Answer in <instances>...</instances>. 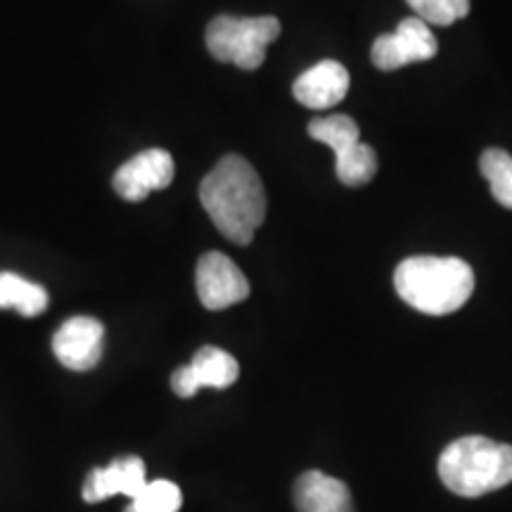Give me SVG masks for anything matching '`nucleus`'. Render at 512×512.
Returning a JSON list of instances; mask_svg holds the SVG:
<instances>
[{
  "instance_id": "obj_16",
  "label": "nucleus",
  "mask_w": 512,
  "mask_h": 512,
  "mask_svg": "<svg viewBox=\"0 0 512 512\" xmlns=\"http://www.w3.org/2000/svg\"><path fill=\"white\" fill-rule=\"evenodd\" d=\"M335 171L339 181L349 185V188H358V185L370 183L377 174L375 150L366 143H356L351 150L337 157Z\"/></svg>"
},
{
  "instance_id": "obj_6",
  "label": "nucleus",
  "mask_w": 512,
  "mask_h": 512,
  "mask_svg": "<svg viewBox=\"0 0 512 512\" xmlns=\"http://www.w3.org/2000/svg\"><path fill=\"white\" fill-rule=\"evenodd\" d=\"M195 285L197 297L209 311H223L249 297L247 275L240 271L233 259L221 252H209L197 261Z\"/></svg>"
},
{
  "instance_id": "obj_17",
  "label": "nucleus",
  "mask_w": 512,
  "mask_h": 512,
  "mask_svg": "<svg viewBox=\"0 0 512 512\" xmlns=\"http://www.w3.org/2000/svg\"><path fill=\"white\" fill-rule=\"evenodd\" d=\"M181 503V489L169 479H157V482H147L128 508L133 512H178Z\"/></svg>"
},
{
  "instance_id": "obj_2",
  "label": "nucleus",
  "mask_w": 512,
  "mask_h": 512,
  "mask_svg": "<svg viewBox=\"0 0 512 512\" xmlns=\"http://www.w3.org/2000/svg\"><path fill=\"white\" fill-rule=\"evenodd\" d=\"M399 297L427 316H448L475 292V271L458 256H408L394 271Z\"/></svg>"
},
{
  "instance_id": "obj_14",
  "label": "nucleus",
  "mask_w": 512,
  "mask_h": 512,
  "mask_svg": "<svg viewBox=\"0 0 512 512\" xmlns=\"http://www.w3.org/2000/svg\"><path fill=\"white\" fill-rule=\"evenodd\" d=\"M309 136L318 143L328 145L335 157L344 155L356 143H361V131L358 124L347 114H330V117H320L309 121Z\"/></svg>"
},
{
  "instance_id": "obj_12",
  "label": "nucleus",
  "mask_w": 512,
  "mask_h": 512,
  "mask_svg": "<svg viewBox=\"0 0 512 512\" xmlns=\"http://www.w3.org/2000/svg\"><path fill=\"white\" fill-rule=\"evenodd\" d=\"M297 512H356L349 486L320 470H309L294 482Z\"/></svg>"
},
{
  "instance_id": "obj_4",
  "label": "nucleus",
  "mask_w": 512,
  "mask_h": 512,
  "mask_svg": "<svg viewBox=\"0 0 512 512\" xmlns=\"http://www.w3.org/2000/svg\"><path fill=\"white\" fill-rule=\"evenodd\" d=\"M278 17H230L219 15L209 22L207 50L219 62H230L235 67L254 72L266 60V48L280 36Z\"/></svg>"
},
{
  "instance_id": "obj_19",
  "label": "nucleus",
  "mask_w": 512,
  "mask_h": 512,
  "mask_svg": "<svg viewBox=\"0 0 512 512\" xmlns=\"http://www.w3.org/2000/svg\"><path fill=\"white\" fill-rule=\"evenodd\" d=\"M124 512H133V510H131V508H126V510H124Z\"/></svg>"
},
{
  "instance_id": "obj_7",
  "label": "nucleus",
  "mask_w": 512,
  "mask_h": 512,
  "mask_svg": "<svg viewBox=\"0 0 512 512\" xmlns=\"http://www.w3.org/2000/svg\"><path fill=\"white\" fill-rule=\"evenodd\" d=\"M174 174V157L162 150V147H150V150L138 152L136 157L121 164L112 178V185L121 200L140 202L150 192L169 188L171 181H174Z\"/></svg>"
},
{
  "instance_id": "obj_15",
  "label": "nucleus",
  "mask_w": 512,
  "mask_h": 512,
  "mask_svg": "<svg viewBox=\"0 0 512 512\" xmlns=\"http://www.w3.org/2000/svg\"><path fill=\"white\" fill-rule=\"evenodd\" d=\"M479 171L489 183L491 195L505 209H512V157L505 150L491 147L479 159Z\"/></svg>"
},
{
  "instance_id": "obj_1",
  "label": "nucleus",
  "mask_w": 512,
  "mask_h": 512,
  "mask_svg": "<svg viewBox=\"0 0 512 512\" xmlns=\"http://www.w3.org/2000/svg\"><path fill=\"white\" fill-rule=\"evenodd\" d=\"M200 202L221 235L235 245H249L266 221V192L245 157L228 155L204 176Z\"/></svg>"
},
{
  "instance_id": "obj_3",
  "label": "nucleus",
  "mask_w": 512,
  "mask_h": 512,
  "mask_svg": "<svg viewBox=\"0 0 512 512\" xmlns=\"http://www.w3.org/2000/svg\"><path fill=\"white\" fill-rule=\"evenodd\" d=\"M439 477L451 494L479 498L512 482V446L486 437H463L444 448Z\"/></svg>"
},
{
  "instance_id": "obj_11",
  "label": "nucleus",
  "mask_w": 512,
  "mask_h": 512,
  "mask_svg": "<svg viewBox=\"0 0 512 512\" xmlns=\"http://www.w3.org/2000/svg\"><path fill=\"white\" fill-rule=\"evenodd\" d=\"M294 98L309 110H328L347 98L349 72L344 64L323 60L299 76L292 86Z\"/></svg>"
},
{
  "instance_id": "obj_8",
  "label": "nucleus",
  "mask_w": 512,
  "mask_h": 512,
  "mask_svg": "<svg viewBox=\"0 0 512 512\" xmlns=\"http://www.w3.org/2000/svg\"><path fill=\"white\" fill-rule=\"evenodd\" d=\"M105 328L98 318L74 316L64 320L53 337V351L57 361L74 373L93 370L102 358Z\"/></svg>"
},
{
  "instance_id": "obj_10",
  "label": "nucleus",
  "mask_w": 512,
  "mask_h": 512,
  "mask_svg": "<svg viewBox=\"0 0 512 512\" xmlns=\"http://www.w3.org/2000/svg\"><path fill=\"white\" fill-rule=\"evenodd\" d=\"M145 463L138 456L112 460L107 467H95L83 482L81 496L86 503H100L112 496H128L133 501L145 489Z\"/></svg>"
},
{
  "instance_id": "obj_13",
  "label": "nucleus",
  "mask_w": 512,
  "mask_h": 512,
  "mask_svg": "<svg viewBox=\"0 0 512 512\" xmlns=\"http://www.w3.org/2000/svg\"><path fill=\"white\" fill-rule=\"evenodd\" d=\"M0 309H15L27 318L41 316L48 309V292L22 275L0 273Z\"/></svg>"
},
{
  "instance_id": "obj_5",
  "label": "nucleus",
  "mask_w": 512,
  "mask_h": 512,
  "mask_svg": "<svg viewBox=\"0 0 512 512\" xmlns=\"http://www.w3.org/2000/svg\"><path fill=\"white\" fill-rule=\"evenodd\" d=\"M439 43L432 29L418 17H408L396 27L394 34H384L375 38L373 64L382 72H394V69L406 67L413 62H427L437 55Z\"/></svg>"
},
{
  "instance_id": "obj_9",
  "label": "nucleus",
  "mask_w": 512,
  "mask_h": 512,
  "mask_svg": "<svg viewBox=\"0 0 512 512\" xmlns=\"http://www.w3.org/2000/svg\"><path fill=\"white\" fill-rule=\"evenodd\" d=\"M240 366L228 351L219 347H202L192 356L188 366L176 368L171 375V389L181 399H192L202 387L228 389L238 382Z\"/></svg>"
},
{
  "instance_id": "obj_18",
  "label": "nucleus",
  "mask_w": 512,
  "mask_h": 512,
  "mask_svg": "<svg viewBox=\"0 0 512 512\" xmlns=\"http://www.w3.org/2000/svg\"><path fill=\"white\" fill-rule=\"evenodd\" d=\"M415 12V17L430 27H451L458 19L467 17L470 12V0H406Z\"/></svg>"
}]
</instances>
